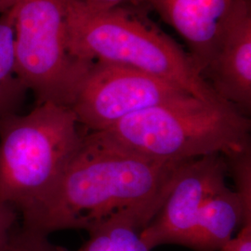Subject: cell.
Masks as SVG:
<instances>
[{"label":"cell","instance_id":"cell-17","mask_svg":"<svg viewBox=\"0 0 251 251\" xmlns=\"http://www.w3.org/2000/svg\"><path fill=\"white\" fill-rule=\"evenodd\" d=\"M87 5H89L91 8L98 9H107L118 7V6H124L125 4L132 3L133 0H82Z\"/></svg>","mask_w":251,"mask_h":251},{"label":"cell","instance_id":"cell-7","mask_svg":"<svg viewBox=\"0 0 251 251\" xmlns=\"http://www.w3.org/2000/svg\"><path fill=\"white\" fill-rule=\"evenodd\" d=\"M225 155L214 153L186 162L152 221L141 233L151 251L163 245L184 247L206 200L226 187Z\"/></svg>","mask_w":251,"mask_h":251},{"label":"cell","instance_id":"cell-13","mask_svg":"<svg viewBox=\"0 0 251 251\" xmlns=\"http://www.w3.org/2000/svg\"><path fill=\"white\" fill-rule=\"evenodd\" d=\"M0 251H68L54 246L48 235L37 233L24 226L15 227Z\"/></svg>","mask_w":251,"mask_h":251},{"label":"cell","instance_id":"cell-11","mask_svg":"<svg viewBox=\"0 0 251 251\" xmlns=\"http://www.w3.org/2000/svg\"><path fill=\"white\" fill-rule=\"evenodd\" d=\"M27 91L16 65L11 9L0 15V121L18 113Z\"/></svg>","mask_w":251,"mask_h":251},{"label":"cell","instance_id":"cell-6","mask_svg":"<svg viewBox=\"0 0 251 251\" xmlns=\"http://www.w3.org/2000/svg\"><path fill=\"white\" fill-rule=\"evenodd\" d=\"M187 95L191 94L177 85L147 73L95 62L70 108L86 131L100 132L133 114Z\"/></svg>","mask_w":251,"mask_h":251},{"label":"cell","instance_id":"cell-3","mask_svg":"<svg viewBox=\"0 0 251 251\" xmlns=\"http://www.w3.org/2000/svg\"><path fill=\"white\" fill-rule=\"evenodd\" d=\"M251 126L250 118L229 103L187 95L133 114L100 132L150 158L187 161L250 149Z\"/></svg>","mask_w":251,"mask_h":251},{"label":"cell","instance_id":"cell-16","mask_svg":"<svg viewBox=\"0 0 251 251\" xmlns=\"http://www.w3.org/2000/svg\"><path fill=\"white\" fill-rule=\"evenodd\" d=\"M220 251H251V223L244 225Z\"/></svg>","mask_w":251,"mask_h":251},{"label":"cell","instance_id":"cell-8","mask_svg":"<svg viewBox=\"0 0 251 251\" xmlns=\"http://www.w3.org/2000/svg\"><path fill=\"white\" fill-rule=\"evenodd\" d=\"M246 1L250 0H133V4L151 7L179 34L201 75L230 19Z\"/></svg>","mask_w":251,"mask_h":251},{"label":"cell","instance_id":"cell-14","mask_svg":"<svg viewBox=\"0 0 251 251\" xmlns=\"http://www.w3.org/2000/svg\"><path fill=\"white\" fill-rule=\"evenodd\" d=\"M225 157L228 167V175H231L234 181V191L251 206V148Z\"/></svg>","mask_w":251,"mask_h":251},{"label":"cell","instance_id":"cell-10","mask_svg":"<svg viewBox=\"0 0 251 251\" xmlns=\"http://www.w3.org/2000/svg\"><path fill=\"white\" fill-rule=\"evenodd\" d=\"M248 223H251V206L226 186L201 207L184 247L194 251H220Z\"/></svg>","mask_w":251,"mask_h":251},{"label":"cell","instance_id":"cell-1","mask_svg":"<svg viewBox=\"0 0 251 251\" xmlns=\"http://www.w3.org/2000/svg\"><path fill=\"white\" fill-rule=\"evenodd\" d=\"M187 161L150 158L101 132L85 130L52 189L22 213L23 226L46 235L66 229L90 232L120 219L145 227Z\"/></svg>","mask_w":251,"mask_h":251},{"label":"cell","instance_id":"cell-12","mask_svg":"<svg viewBox=\"0 0 251 251\" xmlns=\"http://www.w3.org/2000/svg\"><path fill=\"white\" fill-rule=\"evenodd\" d=\"M144 226L130 220H114L89 232L90 238L77 251H150L141 233Z\"/></svg>","mask_w":251,"mask_h":251},{"label":"cell","instance_id":"cell-15","mask_svg":"<svg viewBox=\"0 0 251 251\" xmlns=\"http://www.w3.org/2000/svg\"><path fill=\"white\" fill-rule=\"evenodd\" d=\"M18 212L15 208L0 202V250L16 227Z\"/></svg>","mask_w":251,"mask_h":251},{"label":"cell","instance_id":"cell-5","mask_svg":"<svg viewBox=\"0 0 251 251\" xmlns=\"http://www.w3.org/2000/svg\"><path fill=\"white\" fill-rule=\"evenodd\" d=\"M70 0H18L12 8L14 52L20 77L37 104L71 107L93 63L71 52L68 34Z\"/></svg>","mask_w":251,"mask_h":251},{"label":"cell","instance_id":"cell-2","mask_svg":"<svg viewBox=\"0 0 251 251\" xmlns=\"http://www.w3.org/2000/svg\"><path fill=\"white\" fill-rule=\"evenodd\" d=\"M68 34L71 52L80 61L128 66L175 84L198 99L226 102L204 80L188 52L133 9H94L82 0H70Z\"/></svg>","mask_w":251,"mask_h":251},{"label":"cell","instance_id":"cell-4","mask_svg":"<svg viewBox=\"0 0 251 251\" xmlns=\"http://www.w3.org/2000/svg\"><path fill=\"white\" fill-rule=\"evenodd\" d=\"M85 129L72 109L36 104L0 121V202L24 213L52 189Z\"/></svg>","mask_w":251,"mask_h":251},{"label":"cell","instance_id":"cell-18","mask_svg":"<svg viewBox=\"0 0 251 251\" xmlns=\"http://www.w3.org/2000/svg\"><path fill=\"white\" fill-rule=\"evenodd\" d=\"M18 0H0V14L6 13L12 9Z\"/></svg>","mask_w":251,"mask_h":251},{"label":"cell","instance_id":"cell-9","mask_svg":"<svg viewBox=\"0 0 251 251\" xmlns=\"http://www.w3.org/2000/svg\"><path fill=\"white\" fill-rule=\"evenodd\" d=\"M201 75L221 99L247 117L251 114V0L233 13Z\"/></svg>","mask_w":251,"mask_h":251}]
</instances>
